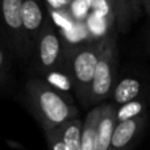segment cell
<instances>
[{
  "mask_svg": "<svg viewBox=\"0 0 150 150\" xmlns=\"http://www.w3.org/2000/svg\"><path fill=\"white\" fill-rule=\"evenodd\" d=\"M145 121V113L124 121H116L108 150H130L142 134Z\"/></svg>",
  "mask_w": 150,
  "mask_h": 150,
  "instance_id": "7",
  "label": "cell"
},
{
  "mask_svg": "<svg viewBox=\"0 0 150 150\" xmlns=\"http://www.w3.org/2000/svg\"><path fill=\"white\" fill-rule=\"evenodd\" d=\"M101 111V104L92 108L82 121L80 150H96V122Z\"/></svg>",
  "mask_w": 150,
  "mask_h": 150,
  "instance_id": "11",
  "label": "cell"
},
{
  "mask_svg": "<svg viewBox=\"0 0 150 150\" xmlns=\"http://www.w3.org/2000/svg\"><path fill=\"white\" fill-rule=\"evenodd\" d=\"M44 78L50 86H53V87L57 88L61 92L69 93L71 90H74L71 79L69 78V75L66 74L62 69L50 71V73H47L46 75H44Z\"/></svg>",
  "mask_w": 150,
  "mask_h": 150,
  "instance_id": "14",
  "label": "cell"
},
{
  "mask_svg": "<svg viewBox=\"0 0 150 150\" xmlns=\"http://www.w3.org/2000/svg\"><path fill=\"white\" fill-rule=\"evenodd\" d=\"M24 100L44 132L79 115L69 93L58 91L41 78L26 79L24 84Z\"/></svg>",
  "mask_w": 150,
  "mask_h": 150,
  "instance_id": "1",
  "label": "cell"
},
{
  "mask_svg": "<svg viewBox=\"0 0 150 150\" xmlns=\"http://www.w3.org/2000/svg\"><path fill=\"white\" fill-rule=\"evenodd\" d=\"M21 21H23L24 36H25L26 44L30 50L32 58L34 42L47 21V18H45L40 0H23V3H21Z\"/></svg>",
  "mask_w": 150,
  "mask_h": 150,
  "instance_id": "8",
  "label": "cell"
},
{
  "mask_svg": "<svg viewBox=\"0 0 150 150\" xmlns=\"http://www.w3.org/2000/svg\"><path fill=\"white\" fill-rule=\"evenodd\" d=\"M149 18H150V17H149Z\"/></svg>",
  "mask_w": 150,
  "mask_h": 150,
  "instance_id": "18",
  "label": "cell"
},
{
  "mask_svg": "<svg viewBox=\"0 0 150 150\" xmlns=\"http://www.w3.org/2000/svg\"><path fill=\"white\" fill-rule=\"evenodd\" d=\"M12 52H11L8 44L4 38H0V71L1 73L11 74V66H12Z\"/></svg>",
  "mask_w": 150,
  "mask_h": 150,
  "instance_id": "15",
  "label": "cell"
},
{
  "mask_svg": "<svg viewBox=\"0 0 150 150\" xmlns=\"http://www.w3.org/2000/svg\"><path fill=\"white\" fill-rule=\"evenodd\" d=\"M107 1L111 8L117 29L121 32H127L132 21L134 20L130 0H107Z\"/></svg>",
  "mask_w": 150,
  "mask_h": 150,
  "instance_id": "12",
  "label": "cell"
},
{
  "mask_svg": "<svg viewBox=\"0 0 150 150\" xmlns=\"http://www.w3.org/2000/svg\"><path fill=\"white\" fill-rule=\"evenodd\" d=\"M65 49L66 47L63 46L59 34L57 33L50 20H47L37 37L32 52L30 59L33 61L34 70L44 76L50 71L61 69Z\"/></svg>",
  "mask_w": 150,
  "mask_h": 150,
  "instance_id": "4",
  "label": "cell"
},
{
  "mask_svg": "<svg viewBox=\"0 0 150 150\" xmlns=\"http://www.w3.org/2000/svg\"><path fill=\"white\" fill-rule=\"evenodd\" d=\"M82 120L74 117L45 132L49 150H80Z\"/></svg>",
  "mask_w": 150,
  "mask_h": 150,
  "instance_id": "6",
  "label": "cell"
},
{
  "mask_svg": "<svg viewBox=\"0 0 150 150\" xmlns=\"http://www.w3.org/2000/svg\"><path fill=\"white\" fill-rule=\"evenodd\" d=\"M117 73V45L115 36L107 34L101 38V50L98 58L90 86L88 107L100 104L109 98Z\"/></svg>",
  "mask_w": 150,
  "mask_h": 150,
  "instance_id": "3",
  "label": "cell"
},
{
  "mask_svg": "<svg viewBox=\"0 0 150 150\" xmlns=\"http://www.w3.org/2000/svg\"><path fill=\"white\" fill-rule=\"evenodd\" d=\"M116 105L113 103L101 104V111L96 122V150H108L111 136L116 125Z\"/></svg>",
  "mask_w": 150,
  "mask_h": 150,
  "instance_id": "9",
  "label": "cell"
},
{
  "mask_svg": "<svg viewBox=\"0 0 150 150\" xmlns=\"http://www.w3.org/2000/svg\"><path fill=\"white\" fill-rule=\"evenodd\" d=\"M142 90L144 84L138 78L125 76L119 82H115L109 96H112V103L115 105H120L140 98Z\"/></svg>",
  "mask_w": 150,
  "mask_h": 150,
  "instance_id": "10",
  "label": "cell"
},
{
  "mask_svg": "<svg viewBox=\"0 0 150 150\" xmlns=\"http://www.w3.org/2000/svg\"><path fill=\"white\" fill-rule=\"evenodd\" d=\"M130 3L134 18L140 17L141 15H146L150 17V0H130Z\"/></svg>",
  "mask_w": 150,
  "mask_h": 150,
  "instance_id": "16",
  "label": "cell"
},
{
  "mask_svg": "<svg viewBox=\"0 0 150 150\" xmlns=\"http://www.w3.org/2000/svg\"><path fill=\"white\" fill-rule=\"evenodd\" d=\"M101 50V40L98 42L75 45L65 49L62 70L69 75L73 88L83 107H88L90 86L98 58Z\"/></svg>",
  "mask_w": 150,
  "mask_h": 150,
  "instance_id": "2",
  "label": "cell"
},
{
  "mask_svg": "<svg viewBox=\"0 0 150 150\" xmlns=\"http://www.w3.org/2000/svg\"><path fill=\"white\" fill-rule=\"evenodd\" d=\"M9 83H11V74L0 71V91L5 90L9 86Z\"/></svg>",
  "mask_w": 150,
  "mask_h": 150,
  "instance_id": "17",
  "label": "cell"
},
{
  "mask_svg": "<svg viewBox=\"0 0 150 150\" xmlns=\"http://www.w3.org/2000/svg\"><path fill=\"white\" fill-rule=\"evenodd\" d=\"M145 109H146L145 101L138 98L132 101H128V103L120 104L119 107H116V112H115L116 121H124V120L133 119V117H137L140 115H144Z\"/></svg>",
  "mask_w": 150,
  "mask_h": 150,
  "instance_id": "13",
  "label": "cell"
},
{
  "mask_svg": "<svg viewBox=\"0 0 150 150\" xmlns=\"http://www.w3.org/2000/svg\"><path fill=\"white\" fill-rule=\"evenodd\" d=\"M23 0H0V18L4 40L12 54L23 62L30 61V50L26 44L21 21Z\"/></svg>",
  "mask_w": 150,
  "mask_h": 150,
  "instance_id": "5",
  "label": "cell"
}]
</instances>
